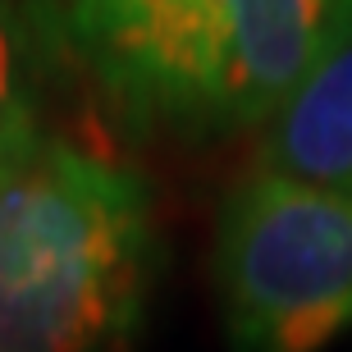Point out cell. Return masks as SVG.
I'll return each instance as SVG.
<instances>
[{
    "instance_id": "5",
    "label": "cell",
    "mask_w": 352,
    "mask_h": 352,
    "mask_svg": "<svg viewBox=\"0 0 352 352\" xmlns=\"http://www.w3.org/2000/svg\"><path fill=\"white\" fill-rule=\"evenodd\" d=\"M261 170L352 197V37L265 119Z\"/></svg>"
},
{
    "instance_id": "4",
    "label": "cell",
    "mask_w": 352,
    "mask_h": 352,
    "mask_svg": "<svg viewBox=\"0 0 352 352\" xmlns=\"http://www.w3.org/2000/svg\"><path fill=\"white\" fill-rule=\"evenodd\" d=\"M74 41L129 101L197 115L201 14L197 0H65Z\"/></svg>"
},
{
    "instance_id": "2",
    "label": "cell",
    "mask_w": 352,
    "mask_h": 352,
    "mask_svg": "<svg viewBox=\"0 0 352 352\" xmlns=\"http://www.w3.org/2000/svg\"><path fill=\"white\" fill-rule=\"evenodd\" d=\"M215 284L238 352H320L352 325V197L256 170L220 210Z\"/></svg>"
},
{
    "instance_id": "3",
    "label": "cell",
    "mask_w": 352,
    "mask_h": 352,
    "mask_svg": "<svg viewBox=\"0 0 352 352\" xmlns=\"http://www.w3.org/2000/svg\"><path fill=\"white\" fill-rule=\"evenodd\" d=\"M197 115L265 124L329 51L352 37V0H197Z\"/></svg>"
},
{
    "instance_id": "6",
    "label": "cell",
    "mask_w": 352,
    "mask_h": 352,
    "mask_svg": "<svg viewBox=\"0 0 352 352\" xmlns=\"http://www.w3.org/2000/svg\"><path fill=\"white\" fill-rule=\"evenodd\" d=\"M41 138L32 110V51L14 0H0V165Z\"/></svg>"
},
{
    "instance_id": "1",
    "label": "cell",
    "mask_w": 352,
    "mask_h": 352,
    "mask_svg": "<svg viewBox=\"0 0 352 352\" xmlns=\"http://www.w3.org/2000/svg\"><path fill=\"white\" fill-rule=\"evenodd\" d=\"M146 192L124 165L37 138L0 165V352H119L146 288Z\"/></svg>"
}]
</instances>
